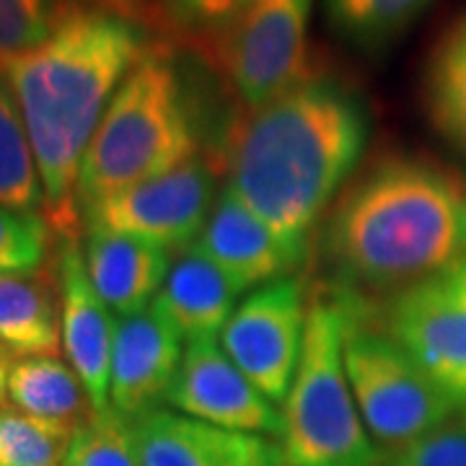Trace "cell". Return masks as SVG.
<instances>
[{
  "label": "cell",
  "instance_id": "1",
  "mask_svg": "<svg viewBox=\"0 0 466 466\" xmlns=\"http://www.w3.org/2000/svg\"><path fill=\"white\" fill-rule=\"evenodd\" d=\"M368 133L355 88L311 70L280 96L233 116L220 148L226 189L288 247L309 254V233L358 167Z\"/></svg>",
  "mask_w": 466,
  "mask_h": 466
},
{
  "label": "cell",
  "instance_id": "2",
  "mask_svg": "<svg viewBox=\"0 0 466 466\" xmlns=\"http://www.w3.org/2000/svg\"><path fill=\"white\" fill-rule=\"evenodd\" d=\"M150 50L148 32L122 11L67 5L52 36L0 67L32 143L45 218L60 236L78 231L76 187L86 148L116 88Z\"/></svg>",
  "mask_w": 466,
  "mask_h": 466
},
{
  "label": "cell",
  "instance_id": "3",
  "mask_svg": "<svg viewBox=\"0 0 466 466\" xmlns=\"http://www.w3.org/2000/svg\"><path fill=\"white\" fill-rule=\"evenodd\" d=\"M324 257L355 290L397 296L466 259V179L422 156H386L334 202Z\"/></svg>",
  "mask_w": 466,
  "mask_h": 466
},
{
  "label": "cell",
  "instance_id": "4",
  "mask_svg": "<svg viewBox=\"0 0 466 466\" xmlns=\"http://www.w3.org/2000/svg\"><path fill=\"white\" fill-rule=\"evenodd\" d=\"M198 156V122L179 63L150 45L116 88L86 148L76 187L84 220L99 202Z\"/></svg>",
  "mask_w": 466,
  "mask_h": 466
},
{
  "label": "cell",
  "instance_id": "5",
  "mask_svg": "<svg viewBox=\"0 0 466 466\" xmlns=\"http://www.w3.org/2000/svg\"><path fill=\"white\" fill-rule=\"evenodd\" d=\"M352 299L311 300L296 379L283 404V451L290 466H379L345 370Z\"/></svg>",
  "mask_w": 466,
  "mask_h": 466
},
{
  "label": "cell",
  "instance_id": "6",
  "mask_svg": "<svg viewBox=\"0 0 466 466\" xmlns=\"http://www.w3.org/2000/svg\"><path fill=\"white\" fill-rule=\"evenodd\" d=\"M342 355L355 404L381 456L410 446L459 407L394 337L363 324L358 299Z\"/></svg>",
  "mask_w": 466,
  "mask_h": 466
},
{
  "label": "cell",
  "instance_id": "7",
  "mask_svg": "<svg viewBox=\"0 0 466 466\" xmlns=\"http://www.w3.org/2000/svg\"><path fill=\"white\" fill-rule=\"evenodd\" d=\"M314 0H249L213 34V60L241 106H262L303 81L309 63V18Z\"/></svg>",
  "mask_w": 466,
  "mask_h": 466
},
{
  "label": "cell",
  "instance_id": "8",
  "mask_svg": "<svg viewBox=\"0 0 466 466\" xmlns=\"http://www.w3.org/2000/svg\"><path fill=\"white\" fill-rule=\"evenodd\" d=\"M306 285L296 275L251 290L220 332L223 352L272 404H285L306 332Z\"/></svg>",
  "mask_w": 466,
  "mask_h": 466
},
{
  "label": "cell",
  "instance_id": "9",
  "mask_svg": "<svg viewBox=\"0 0 466 466\" xmlns=\"http://www.w3.org/2000/svg\"><path fill=\"white\" fill-rule=\"evenodd\" d=\"M383 332L466 410V259L391 296Z\"/></svg>",
  "mask_w": 466,
  "mask_h": 466
},
{
  "label": "cell",
  "instance_id": "10",
  "mask_svg": "<svg viewBox=\"0 0 466 466\" xmlns=\"http://www.w3.org/2000/svg\"><path fill=\"white\" fill-rule=\"evenodd\" d=\"M216 189V167L195 156L161 177L106 198L86 213L81 226L133 233L167 251H179L200 238L218 200Z\"/></svg>",
  "mask_w": 466,
  "mask_h": 466
},
{
  "label": "cell",
  "instance_id": "11",
  "mask_svg": "<svg viewBox=\"0 0 466 466\" xmlns=\"http://www.w3.org/2000/svg\"><path fill=\"white\" fill-rule=\"evenodd\" d=\"M179 415L195 417L226 431L283 438L285 420L278 404L236 368L216 339L189 342L182 366L167 394Z\"/></svg>",
  "mask_w": 466,
  "mask_h": 466
},
{
  "label": "cell",
  "instance_id": "12",
  "mask_svg": "<svg viewBox=\"0 0 466 466\" xmlns=\"http://www.w3.org/2000/svg\"><path fill=\"white\" fill-rule=\"evenodd\" d=\"M140 466H290L283 443L195 417L148 410L127 420Z\"/></svg>",
  "mask_w": 466,
  "mask_h": 466
},
{
  "label": "cell",
  "instance_id": "13",
  "mask_svg": "<svg viewBox=\"0 0 466 466\" xmlns=\"http://www.w3.org/2000/svg\"><path fill=\"white\" fill-rule=\"evenodd\" d=\"M55 278L60 288L63 350L67 366L88 391L96 412L109 410V373L115 348L116 319L94 290L86 269L84 247L73 233L60 236L55 257Z\"/></svg>",
  "mask_w": 466,
  "mask_h": 466
},
{
  "label": "cell",
  "instance_id": "14",
  "mask_svg": "<svg viewBox=\"0 0 466 466\" xmlns=\"http://www.w3.org/2000/svg\"><path fill=\"white\" fill-rule=\"evenodd\" d=\"M182 355V334L156 300L137 314L116 317L109 407L125 420L161 407Z\"/></svg>",
  "mask_w": 466,
  "mask_h": 466
},
{
  "label": "cell",
  "instance_id": "15",
  "mask_svg": "<svg viewBox=\"0 0 466 466\" xmlns=\"http://www.w3.org/2000/svg\"><path fill=\"white\" fill-rule=\"evenodd\" d=\"M198 247L218 267H223L241 290H257L272 280L288 278L306 259V254L288 247L226 187L218 195Z\"/></svg>",
  "mask_w": 466,
  "mask_h": 466
},
{
  "label": "cell",
  "instance_id": "16",
  "mask_svg": "<svg viewBox=\"0 0 466 466\" xmlns=\"http://www.w3.org/2000/svg\"><path fill=\"white\" fill-rule=\"evenodd\" d=\"M84 259L94 290L116 317L148 309L171 267V254L164 247L104 226H86Z\"/></svg>",
  "mask_w": 466,
  "mask_h": 466
},
{
  "label": "cell",
  "instance_id": "17",
  "mask_svg": "<svg viewBox=\"0 0 466 466\" xmlns=\"http://www.w3.org/2000/svg\"><path fill=\"white\" fill-rule=\"evenodd\" d=\"M241 293L244 290L231 275L218 267L195 241L171 257L167 283L156 303L174 321L182 339L208 342L223 332Z\"/></svg>",
  "mask_w": 466,
  "mask_h": 466
},
{
  "label": "cell",
  "instance_id": "18",
  "mask_svg": "<svg viewBox=\"0 0 466 466\" xmlns=\"http://www.w3.org/2000/svg\"><path fill=\"white\" fill-rule=\"evenodd\" d=\"M0 342L21 358H57L63 348L60 288L45 272L0 275Z\"/></svg>",
  "mask_w": 466,
  "mask_h": 466
},
{
  "label": "cell",
  "instance_id": "19",
  "mask_svg": "<svg viewBox=\"0 0 466 466\" xmlns=\"http://www.w3.org/2000/svg\"><path fill=\"white\" fill-rule=\"evenodd\" d=\"M5 394L26 415L78 431L94 417L88 391L76 370L57 358H21L14 363Z\"/></svg>",
  "mask_w": 466,
  "mask_h": 466
},
{
  "label": "cell",
  "instance_id": "20",
  "mask_svg": "<svg viewBox=\"0 0 466 466\" xmlns=\"http://www.w3.org/2000/svg\"><path fill=\"white\" fill-rule=\"evenodd\" d=\"M422 104L435 133L466 156V11L435 42L422 76Z\"/></svg>",
  "mask_w": 466,
  "mask_h": 466
},
{
  "label": "cell",
  "instance_id": "21",
  "mask_svg": "<svg viewBox=\"0 0 466 466\" xmlns=\"http://www.w3.org/2000/svg\"><path fill=\"white\" fill-rule=\"evenodd\" d=\"M433 0H324L327 24L355 50L376 55L431 8Z\"/></svg>",
  "mask_w": 466,
  "mask_h": 466
},
{
  "label": "cell",
  "instance_id": "22",
  "mask_svg": "<svg viewBox=\"0 0 466 466\" xmlns=\"http://www.w3.org/2000/svg\"><path fill=\"white\" fill-rule=\"evenodd\" d=\"M0 205L21 213L45 210V192L39 182L26 125L3 73H0Z\"/></svg>",
  "mask_w": 466,
  "mask_h": 466
},
{
  "label": "cell",
  "instance_id": "23",
  "mask_svg": "<svg viewBox=\"0 0 466 466\" xmlns=\"http://www.w3.org/2000/svg\"><path fill=\"white\" fill-rule=\"evenodd\" d=\"M76 431L14 404L0 407V466H63Z\"/></svg>",
  "mask_w": 466,
  "mask_h": 466
},
{
  "label": "cell",
  "instance_id": "24",
  "mask_svg": "<svg viewBox=\"0 0 466 466\" xmlns=\"http://www.w3.org/2000/svg\"><path fill=\"white\" fill-rule=\"evenodd\" d=\"M66 8L63 0H0V67L45 45Z\"/></svg>",
  "mask_w": 466,
  "mask_h": 466
},
{
  "label": "cell",
  "instance_id": "25",
  "mask_svg": "<svg viewBox=\"0 0 466 466\" xmlns=\"http://www.w3.org/2000/svg\"><path fill=\"white\" fill-rule=\"evenodd\" d=\"M66 466H140L127 420L116 415L112 407L94 412L73 435Z\"/></svg>",
  "mask_w": 466,
  "mask_h": 466
},
{
  "label": "cell",
  "instance_id": "26",
  "mask_svg": "<svg viewBox=\"0 0 466 466\" xmlns=\"http://www.w3.org/2000/svg\"><path fill=\"white\" fill-rule=\"evenodd\" d=\"M50 220L0 205V275L36 272L50 254Z\"/></svg>",
  "mask_w": 466,
  "mask_h": 466
},
{
  "label": "cell",
  "instance_id": "27",
  "mask_svg": "<svg viewBox=\"0 0 466 466\" xmlns=\"http://www.w3.org/2000/svg\"><path fill=\"white\" fill-rule=\"evenodd\" d=\"M379 466H466V410L456 407L433 431L381 456Z\"/></svg>",
  "mask_w": 466,
  "mask_h": 466
},
{
  "label": "cell",
  "instance_id": "28",
  "mask_svg": "<svg viewBox=\"0 0 466 466\" xmlns=\"http://www.w3.org/2000/svg\"><path fill=\"white\" fill-rule=\"evenodd\" d=\"M184 24L216 34L238 16L249 0H168Z\"/></svg>",
  "mask_w": 466,
  "mask_h": 466
},
{
  "label": "cell",
  "instance_id": "29",
  "mask_svg": "<svg viewBox=\"0 0 466 466\" xmlns=\"http://www.w3.org/2000/svg\"><path fill=\"white\" fill-rule=\"evenodd\" d=\"M14 363H16V355L0 342V386L3 389H5V381H8V373H11Z\"/></svg>",
  "mask_w": 466,
  "mask_h": 466
},
{
  "label": "cell",
  "instance_id": "30",
  "mask_svg": "<svg viewBox=\"0 0 466 466\" xmlns=\"http://www.w3.org/2000/svg\"><path fill=\"white\" fill-rule=\"evenodd\" d=\"M5 397H8V394H5V389L0 386V407H3V400H5Z\"/></svg>",
  "mask_w": 466,
  "mask_h": 466
},
{
  "label": "cell",
  "instance_id": "31",
  "mask_svg": "<svg viewBox=\"0 0 466 466\" xmlns=\"http://www.w3.org/2000/svg\"><path fill=\"white\" fill-rule=\"evenodd\" d=\"M63 466H66V464H63Z\"/></svg>",
  "mask_w": 466,
  "mask_h": 466
}]
</instances>
